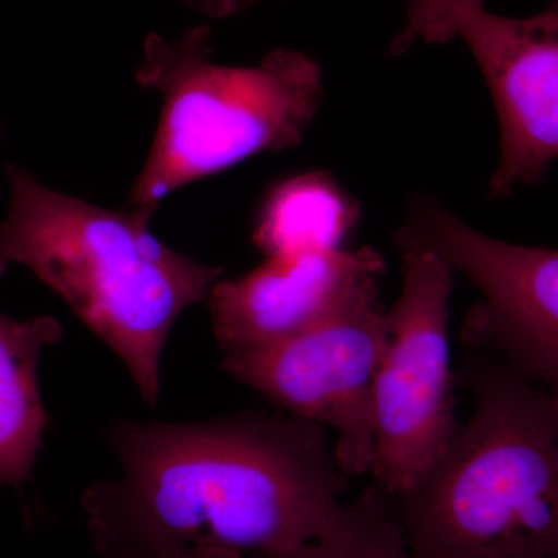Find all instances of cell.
Wrapping results in <instances>:
<instances>
[{
	"label": "cell",
	"mask_w": 558,
	"mask_h": 558,
	"mask_svg": "<svg viewBox=\"0 0 558 558\" xmlns=\"http://www.w3.org/2000/svg\"><path fill=\"white\" fill-rule=\"evenodd\" d=\"M60 319L11 318L0 312V487L21 492L32 480L49 414L39 391L40 355L60 343Z\"/></svg>",
	"instance_id": "10"
},
{
	"label": "cell",
	"mask_w": 558,
	"mask_h": 558,
	"mask_svg": "<svg viewBox=\"0 0 558 558\" xmlns=\"http://www.w3.org/2000/svg\"><path fill=\"white\" fill-rule=\"evenodd\" d=\"M98 558H248L233 550L215 548L134 549L101 554Z\"/></svg>",
	"instance_id": "14"
},
{
	"label": "cell",
	"mask_w": 558,
	"mask_h": 558,
	"mask_svg": "<svg viewBox=\"0 0 558 558\" xmlns=\"http://www.w3.org/2000/svg\"><path fill=\"white\" fill-rule=\"evenodd\" d=\"M238 2H240V10H245L252 7L253 3L258 2V0H238Z\"/></svg>",
	"instance_id": "16"
},
{
	"label": "cell",
	"mask_w": 558,
	"mask_h": 558,
	"mask_svg": "<svg viewBox=\"0 0 558 558\" xmlns=\"http://www.w3.org/2000/svg\"><path fill=\"white\" fill-rule=\"evenodd\" d=\"M0 137H2V123H0Z\"/></svg>",
	"instance_id": "17"
},
{
	"label": "cell",
	"mask_w": 558,
	"mask_h": 558,
	"mask_svg": "<svg viewBox=\"0 0 558 558\" xmlns=\"http://www.w3.org/2000/svg\"><path fill=\"white\" fill-rule=\"evenodd\" d=\"M398 244L436 253L478 290L465 344L487 349L558 399V248L487 236L428 197L414 202Z\"/></svg>",
	"instance_id": "7"
},
{
	"label": "cell",
	"mask_w": 558,
	"mask_h": 558,
	"mask_svg": "<svg viewBox=\"0 0 558 558\" xmlns=\"http://www.w3.org/2000/svg\"><path fill=\"white\" fill-rule=\"evenodd\" d=\"M211 28L182 38L143 40L135 72L161 95L159 126L130 205H156L171 193L256 156L295 148L323 101L322 70L296 50L278 49L253 68L211 60Z\"/></svg>",
	"instance_id": "4"
},
{
	"label": "cell",
	"mask_w": 558,
	"mask_h": 558,
	"mask_svg": "<svg viewBox=\"0 0 558 558\" xmlns=\"http://www.w3.org/2000/svg\"><path fill=\"white\" fill-rule=\"evenodd\" d=\"M399 248L402 289L387 310L388 339L374 384L371 475L389 497L416 486L459 428L449 336L454 270L427 248Z\"/></svg>",
	"instance_id": "5"
},
{
	"label": "cell",
	"mask_w": 558,
	"mask_h": 558,
	"mask_svg": "<svg viewBox=\"0 0 558 558\" xmlns=\"http://www.w3.org/2000/svg\"><path fill=\"white\" fill-rule=\"evenodd\" d=\"M387 339V310L374 286L295 339L222 355L220 369L290 416L333 432L343 472L366 475L376 458L374 384Z\"/></svg>",
	"instance_id": "6"
},
{
	"label": "cell",
	"mask_w": 558,
	"mask_h": 558,
	"mask_svg": "<svg viewBox=\"0 0 558 558\" xmlns=\"http://www.w3.org/2000/svg\"><path fill=\"white\" fill-rule=\"evenodd\" d=\"M357 209L322 172L278 183L267 194L253 229L256 247L269 256L340 248Z\"/></svg>",
	"instance_id": "11"
},
{
	"label": "cell",
	"mask_w": 558,
	"mask_h": 558,
	"mask_svg": "<svg viewBox=\"0 0 558 558\" xmlns=\"http://www.w3.org/2000/svg\"><path fill=\"white\" fill-rule=\"evenodd\" d=\"M407 24L392 43V53H402L413 44H433L440 22L446 20L450 11L459 7L484 3L486 0H407Z\"/></svg>",
	"instance_id": "13"
},
{
	"label": "cell",
	"mask_w": 558,
	"mask_h": 558,
	"mask_svg": "<svg viewBox=\"0 0 558 558\" xmlns=\"http://www.w3.org/2000/svg\"><path fill=\"white\" fill-rule=\"evenodd\" d=\"M191 10L199 11L205 16L223 20V17L233 16L240 11L238 0H182Z\"/></svg>",
	"instance_id": "15"
},
{
	"label": "cell",
	"mask_w": 558,
	"mask_h": 558,
	"mask_svg": "<svg viewBox=\"0 0 558 558\" xmlns=\"http://www.w3.org/2000/svg\"><path fill=\"white\" fill-rule=\"evenodd\" d=\"M275 558H416L411 553L392 499L376 483L343 502L322 537Z\"/></svg>",
	"instance_id": "12"
},
{
	"label": "cell",
	"mask_w": 558,
	"mask_h": 558,
	"mask_svg": "<svg viewBox=\"0 0 558 558\" xmlns=\"http://www.w3.org/2000/svg\"><path fill=\"white\" fill-rule=\"evenodd\" d=\"M102 439L120 475L81 497L97 556L170 548L286 556L329 531L351 478L328 429L290 414L119 418Z\"/></svg>",
	"instance_id": "1"
},
{
	"label": "cell",
	"mask_w": 558,
	"mask_h": 558,
	"mask_svg": "<svg viewBox=\"0 0 558 558\" xmlns=\"http://www.w3.org/2000/svg\"><path fill=\"white\" fill-rule=\"evenodd\" d=\"M459 379L473 411L416 486L391 497L416 558H558V399L487 349Z\"/></svg>",
	"instance_id": "3"
},
{
	"label": "cell",
	"mask_w": 558,
	"mask_h": 558,
	"mask_svg": "<svg viewBox=\"0 0 558 558\" xmlns=\"http://www.w3.org/2000/svg\"><path fill=\"white\" fill-rule=\"evenodd\" d=\"M0 277L25 267L126 366L143 402L156 407L161 357L175 322L207 300L223 269L168 247L149 230L156 205L97 207L7 167Z\"/></svg>",
	"instance_id": "2"
},
{
	"label": "cell",
	"mask_w": 558,
	"mask_h": 558,
	"mask_svg": "<svg viewBox=\"0 0 558 558\" xmlns=\"http://www.w3.org/2000/svg\"><path fill=\"white\" fill-rule=\"evenodd\" d=\"M384 258L371 247L269 256L256 269L219 279L207 304L222 355L274 347L317 328L379 286Z\"/></svg>",
	"instance_id": "9"
},
{
	"label": "cell",
	"mask_w": 558,
	"mask_h": 558,
	"mask_svg": "<svg viewBox=\"0 0 558 558\" xmlns=\"http://www.w3.org/2000/svg\"><path fill=\"white\" fill-rule=\"evenodd\" d=\"M461 38L478 62L499 123V163L490 196L539 182L558 159V0L529 17L459 7L433 44Z\"/></svg>",
	"instance_id": "8"
}]
</instances>
